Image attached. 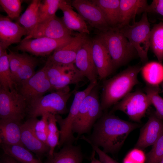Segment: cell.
I'll return each mask as SVG.
<instances>
[{"mask_svg": "<svg viewBox=\"0 0 163 163\" xmlns=\"http://www.w3.org/2000/svg\"><path fill=\"white\" fill-rule=\"evenodd\" d=\"M159 163H163V158L161 160V161L159 162Z\"/></svg>", "mask_w": 163, "mask_h": 163, "instance_id": "45", "label": "cell"}, {"mask_svg": "<svg viewBox=\"0 0 163 163\" xmlns=\"http://www.w3.org/2000/svg\"><path fill=\"white\" fill-rule=\"evenodd\" d=\"M85 77L75 66L58 78L50 80L53 92L62 89L70 84L77 85Z\"/></svg>", "mask_w": 163, "mask_h": 163, "instance_id": "29", "label": "cell"}, {"mask_svg": "<svg viewBox=\"0 0 163 163\" xmlns=\"http://www.w3.org/2000/svg\"><path fill=\"white\" fill-rule=\"evenodd\" d=\"M59 9L63 13L62 18L63 21L70 30L77 31L87 35L90 34L86 22L78 13L73 10L72 6L66 1L62 0Z\"/></svg>", "mask_w": 163, "mask_h": 163, "instance_id": "22", "label": "cell"}, {"mask_svg": "<svg viewBox=\"0 0 163 163\" xmlns=\"http://www.w3.org/2000/svg\"><path fill=\"white\" fill-rule=\"evenodd\" d=\"M151 105L150 101L146 94L137 91L129 93L115 104L111 112L122 111L132 120L140 122Z\"/></svg>", "mask_w": 163, "mask_h": 163, "instance_id": "9", "label": "cell"}, {"mask_svg": "<svg viewBox=\"0 0 163 163\" xmlns=\"http://www.w3.org/2000/svg\"><path fill=\"white\" fill-rule=\"evenodd\" d=\"M98 95V85L82 101L78 113L72 124V131L78 135L77 138L89 133L94 124L103 114Z\"/></svg>", "mask_w": 163, "mask_h": 163, "instance_id": "5", "label": "cell"}, {"mask_svg": "<svg viewBox=\"0 0 163 163\" xmlns=\"http://www.w3.org/2000/svg\"><path fill=\"white\" fill-rule=\"evenodd\" d=\"M141 68L139 66H130L104 82L100 101L103 110L119 101L139 84L138 75Z\"/></svg>", "mask_w": 163, "mask_h": 163, "instance_id": "2", "label": "cell"}, {"mask_svg": "<svg viewBox=\"0 0 163 163\" xmlns=\"http://www.w3.org/2000/svg\"><path fill=\"white\" fill-rule=\"evenodd\" d=\"M146 12L156 13L163 16V0H153L148 6Z\"/></svg>", "mask_w": 163, "mask_h": 163, "instance_id": "41", "label": "cell"}, {"mask_svg": "<svg viewBox=\"0 0 163 163\" xmlns=\"http://www.w3.org/2000/svg\"><path fill=\"white\" fill-rule=\"evenodd\" d=\"M87 35L81 33L74 34L71 41L55 50L49 57L46 63L51 65H74L78 51L88 37Z\"/></svg>", "mask_w": 163, "mask_h": 163, "instance_id": "13", "label": "cell"}, {"mask_svg": "<svg viewBox=\"0 0 163 163\" xmlns=\"http://www.w3.org/2000/svg\"><path fill=\"white\" fill-rule=\"evenodd\" d=\"M21 121L12 119H0V144L24 146L21 141L23 123Z\"/></svg>", "mask_w": 163, "mask_h": 163, "instance_id": "21", "label": "cell"}, {"mask_svg": "<svg viewBox=\"0 0 163 163\" xmlns=\"http://www.w3.org/2000/svg\"><path fill=\"white\" fill-rule=\"evenodd\" d=\"M72 92L69 86L32 100L28 103L27 115L37 118L46 113L64 114L68 112L67 103Z\"/></svg>", "mask_w": 163, "mask_h": 163, "instance_id": "4", "label": "cell"}, {"mask_svg": "<svg viewBox=\"0 0 163 163\" xmlns=\"http://www.w3.org/2000/svg\"><path fill=\"white\" fill-rule=\"evenodd\" d=\"M93 60L100 79L107 77L115 69L111 58L104 45L97 37L92 40Z\"/></svg>", "mask_w": 163, "mask_h": 163, "instance_id": "18", "label": "cell"}, {"mask_svg": "<svg viewBox=\"0 0 163 163\" xmlns=\"http://www.w3.org/2000/svg\"><path fill=\"white\" fill-rule=\"evenodd\" d=\"M118 29L135 48L141 61L147 62L150 48L151 31L147 13H143L139 21H135L131 25L129 24Z\"/></svg>", "mask_w": 163, "mask_h": 163, "instance_id": "6", "label": "cell"}, {"mask_svg": "<svg viewBox=\"0 0 163 163\" xmlns=\"http://www.w3.org/2000/svg\"><path fill=\"white\" fill-rule=\"evenodd\" d=\"M163 134V120L157 115L155 111L152 110L148 121L140 129L135 148L142 150L152 145Z\"/></svg>", "mask_w": 163, "mask_h": 163, "instance_id": "15", "label": "cell"}, {"mask_svg": "<svg viewBox=\"0 0 163 163\" xmlns=\"http://www.w3.org/2000/svg\"><path fill=\"white\" fill-rule=\"evenodd\" d=\"M150 48L159 62L163 60V22L155 25L151 30Z\"/></svg>", "mask_w": 163, "mask_h": 163, "instance_id": "30", "label": "cell"}, {"mask_svg": "<svg viewBox=\"0 0 163 163\" xmlns=\"http://www.w3.org/2000/svg\"><path fill=\"white\" fill-rule=\"evenodd\" d=\"M72 36L56 39L46 37L23 39L15 49L37 56H45L69 42Z\"/></svg>", "mask_w": 163, "mask_h": 163, "instance_id": "11", "label": "cell"}, {"mask_svg": "<svg viewBox=\"0 0 163 163\" xmlns=\"http://www.w3.org/2000/svg\"><path fill=\"white\" fill-rule=\"evenodd\" d=\"M41 2L40 0H33L24 12L18 18V23L27 31V35L32 31L39 22L38 11Z\"/></svg>", "mask_w": 163, "mask_h": 163, "instance_id": "26", "label": "cell"}, {"mask_svg": "<svg viewBox=\"0 0 163 163\" xmlns=\"http://www.w3.org/2000/svg\"><path fill=\"white\" fill-rule=\"evenodd\" d=\"M97 85V80L90 82L84 89L75 93L69 113L65 118H63L59 114L56 115L57 123L60 127V137L58 146L59 148L66 144H72L75 140V138L72 131L73 123L78 113L82 101Z\"/></svg>", "mask_w": 163, "mask_h": 163, "instance_id": "7", "label": "cell"}, {"mask_svg": "<svg viewBox=\"0 0 163 163\" xmlns=\"http://www.w3.org/2000/svg\"><path fill=\"white\" fill-rule=\"evenodd\" d=\"M45 65L46 66V74L49 80L58 78L75 66L74 65L67 66L51 65L46 63Z\"/></svg>", "mask_w": 163, "mask_h": 163, "instance_id": "38", "label": "cell"}, {"mask_svg": "<svg viewBox=\"0 0 163 163\" xmlns=\"http://www.w3.org/2000/svg\"><path fill=\"white\" fill-rule=\"evenodd\" d=\"M97 37L108 52L115 69L126 64L138 55L127 39L117 28L99 31Z\"/></svg>", "mask_w": 163, "mask_h": 163, "instance_id": "3", "label": "cell"}, {"mask_svg": "<svg viewBox=\"0 0 163 163\" xmlns=\"http://www.w3.org/2000/svg\"><path fill=\"white\" fill-rule=\"evenodd\" d=\"M141 71L147 84L159 85L163 81V65L161 63L155 61L147 62L142 67Z\"/></svg>", "mask_w": 163, "mask_h": 163, "instance_id": "27", "label": "cell"}, {"mask_svg": "<svg viewBox=\"0 0 163 163\" xmlns=\"http://www.w3.org/2000/svg\"><path fill=\"white\" fill-rule=\"evenodd\" d=\"M72 31L65 24L62 18L56 15L39 22L24 40L40 37L59 39L72 37Z\"/></svg>", "mask_w": 163, "mask_h": 163, "instance_id": "12", "label": "cell"}, {"mask_svg": "<svg viewBox=\"0 0 163 163\" xmlns=\"http://www.w3.org/2000/svg\"><path fill=\"white\" fill-rule=\"evenodd\" d=\"M163 93V81L162 82V90H161V91L160 92V93Z\"/></svg>", "mask_w": 163, "mask_h": 163, "instance_id": "44", "label": "cell"}, {"mask_svg": "<svg viewBox=\"0 0 163 163\" xmlns=\"http://www.w3.org/2000/svg\"><path fill=\"white\" fill-rule=\"evenodd\" d=\"M146 0H120V21L117 27L120 28L129 24L136 15L146 12L148 6Z\"/></svg>", "mask_w": 163, "mask_h": 163, "instance_id": "20", "label": "cell"}, {"mask_svg": "<svg viewBox=\"0 0 163 163\" xmlns=\"http://www.w3.org/2000/svg\"><path fill=\"white\" fill-rule=\"evenodd\" d=\"M17 90L26 99L28 103L32 100L43 96L49 91L53 92L46 74V65L32 77L19 84Z\"/></svg>", "mask_w": 163, "mask_h": 163, "instance_id": "10", "label": "cell"}, {"mask_svg": "<svg viewBox=\"0 0 163 163\" xmlns=\"http://www.w3.org/2000/svg\"><path fill=\"white\" fill-rule=\"evenodd\" d=\"M98 155L99 160L101 163H119L111 158L106 153L101 150L99 147L89 143Z\"/></svg>", "mask_w": 163, "mask_h": 163, "instance_id": "40", "label": "cell"}, {"mask_svg": "<svg viewBox=\"0 0 163 163\" xmlns=\"http://www.w3.org/2000/svg\"><path fill=\"white\" fill-rule=\"evenodd\" d=\"M144 90L149 98L151 104L156 109V114L159 118L163 120V98L159 95L161 91L159 86L147 84Z\"/></svg>", "mask_w": 163, "mask_h": 163, "instance_id": "32", "label": "cell"}, {"mask_svg": "<svg viewBox=\"0 0 163 163\" xmlns=\"http://www.w3.org/2000/svg\"><path fill=\"white\" fill-rule=\"evenodd\" d=\"M146 155L142 149L135 148L126 156L123 163H145Z\"/></svg>", "mask_w": 163, "mask_h": 163, "instance_id": "39", "label": "cell"}, {"mask_svg": "<svg viewBox=\"0 0 163 163\" xmlns=\"http://www.w3.org/2000/svg\"><path fill=\"white\" fill-rule=\"evenodd\" d=\"M52 156L47 157L45 163H82L83 156L81 147L72 144H67Z\"/></svg>", "mask_w": 163, "mask_h": 163, "instance_id": "23", "label": "cell"}, {"mask_svg": "<svg viewBox=\"0 0 163 163\" xmlns=\"http://www.w3.org/2000/svg\"><path fill=\"white\" fill-rule=\"evenodd\" d=\"M141 126L120 119L112 113L103 114L93 127L88 137L83 136L81 139L98 147H101L106 153L114 154L123 145L129 134Z\"/></svg>", "mask_w": 163, "mask_h": 163, "instance_id": "1", "label": "cell"}, {"mask_svg": "<svg viewBox=\"0 0 163 163\" xmlns=\"http://www.w3.org/2000/svg\"><path fill=\"white\" fill-rule=\"evenodd\" d=\"M28 102L17 89L8 91L0 88V119L22 121L27 114Z\"/></svg>", "mask_w": 163, "mask_h": 163, "instance_id": "8", "label": "cell"}, {"mask_svg": "<svg viewBox=\"0 0 163 163\" xmlns=\"http://www.w3.org/2000/svg\"><path fill=\"white\" fill-rule=\"evenodd\" d=\"M0 163H21L12 158L4 154L1 157Z\"/></svg>", "mask_w": 163, "mask_h": 163, "instance_id": "42", "label": "cell"}, {"mask_svg": "<svg viewBox=\"0 0 163 163\" xmlns=\"http://www.w3.org/2000/svg\"><path fill=\"white\" fill-rule=\"evenodd\" d=\"M0 145L4 154L21 163H45L23 146L3 144Z\"/></svg>", "mask_w": 163, "mask_h": 163, "instance_id": "25", "label": "cell"}, {"mask_svg": "<svg viewBox=\"0 0 163 163\" xmlns=\"http://www.w3.org/2000/svg\"><path fill=\"white\" fill-rule=\"evenodd\" d=\"M17 87L12 78L6 50L0 54V88L11 91L17 89Z\"/></svg>", "mask_w": 163, "mask_h": 163, "instance_id": "28", "label": "cell"}, {"mask_svg": "<svg viewBox=\"0 0 163 163\" xmlns=\"http://www.w3.org/2000/svg\"><path fill=\"white\" fill-rule=\"evenodd\" d=\"M23 57L24 53H19L9 50V53H8V59L12 78L14 82L22 62Z\"/></svg>", "mask_w": 163, "mask_h": 163, "instance_id": "37", "label": "cell"}, {"mask_svg": "<svg viewBox=\"0 0 163 163\" xmlns=\"http://www.w3.org/2000/svg\"><path fill=\"white\" fill-rule=\"evenodd\" d=\"M101 10L110 28H117L120 21V0H92Z\"/></svg>", "mask_w": 163, "mask_h": 163, "instance_id": "24", "label": "cell"}, {"mask_svg": "<svg viewBox=\"0 0 163 163\" xmlns=\"http://www.w3.org/2000/svg\"><path fill=\"white\" fill-rule=\"evenodd\" d=\"M33 118H29L22 124L21 141L24 146L41 159L47 155L49 147L40 141L35 136L33 128Z\"/></svg>", "mask_w": 163, "mask_h": 163, "instance_id": "19", "label": "cell"}, {"mask_svg": "<svg viewBox=\"0 0 163 163\" xmlns=\"http://www.w3.org/2000/svg\"><path fill=\"white\" fill-rule=\"evenodd\" d=\"M50 113L43 114L40 120L33 118V128L37 137L41 142L48 145L47 138L48 132V118Z\"/></svg>", "mask_w": 163, "mask_h": 163, "instance_id": "33", "label": "cell"}, {"mask_svg": "<svg viewBox=\"0 0 163 163\" xmlns=\"http://www.w3.org/2000/svg\"><path fill=\"white\" fill-rule=\"evenodd\" d=\"M74 65L90 82L97 80L98 76L93 58L92 40L88 37L78 51Z\"/></svg>", "mask_w": 163, "mask_h": 163, "instance_id": "16", "label": "cell"}, {"mask_svg": "<svg viewBox=\"0 0 163 163\" xmlns=\"http://www.w3.org/2000/svg\"><path fill=\"white\" fill-rule=\"evenodd\" d=\"M37 59L24 53L22 62L17 74L15 82L18 85L33 76L36 73L35 69L38 64Z\"/></svg>", "mask_w": 163, "mask_h": 163, "instance_id": "31", "label": "cell"}, {"mask_svg": "<svg viewBox=\"0 0 163 163\" xmlns=\"http://www.w3.org/2000/svg\"><path fill=\"white\" fill-rule=\"evenodd\" d=\"M27 34L26 30L19 23L0 14V47L6 50L11 44L20 43L22 37Z\"/></svg>", "mask_w": 163, "mask_h": 163, "instance_id": "17", "label": "cell"}, {"mask_svg": "<svg viewBox=\"0 0 163 163\" xmlns=\"http://www.w3.org/2000/svg\"><path fill=\"white\" fill-rule=\"evenodd\" d=\"M145 163H159L163 158V134L146 155Z\"/></svg>", "mask_w": 163, "mask_h": 163, "instance_id": "36", "label": "cell"}, {"mask_svg": "<svg viewBox=\"0 0 163 163\" xmlns=\"http://www.w3.org/2000/svg\"><path fill=\"white\" fill-rule=\"evenodd\" d=\"M95 151L93 150L91 158V163H101L99 160H98L95 157Z\"/></svg>", "mask_w": 163, "mask_h": 163, "instance_id": "43", "label": "cell"}, {"mask_svg": "<svg viewBox=\"0 0 163 163\" xmlns=\"http://www.w3.org/2000/svg\"><path fill=\"white\" fill-rule=\"evenodd\" d=\"M61 1L62 0H45L41 2L38 11L39 23L55 16Z\"/></svg>", "mask_w": 163, "mask_h": 163, "instance_id": "34", "label": "cell"}, {"mask_svg": "<svg viewBox=\"0 0 163 163\" xmlns=\"http://www.w3.org/2000/svg\"><path fill=\"white\" fill-rule=\"evenodd\" d=\"M71 6L85 22L99 31H105L110 28L100 8L91 0H74Z\"/></svg>", "mask_w": 163, "mask_h": 163, "instance_id": "14", "label": "cell"}, {"mask_svg": "<svg viewBox=\"0 0 163 163\" xmlns=\"http://www.w3.org/2000/svg\"><path fill=\"white\" fill-rule=\"evenodd\" d=\"M0 4L11 19L18 18L21 11V1L20 0H0Z\"/></svg>", "mask_w": 163, "mask_h": 163, "instance_id": "35", "label": "cell"}]
</instances>
